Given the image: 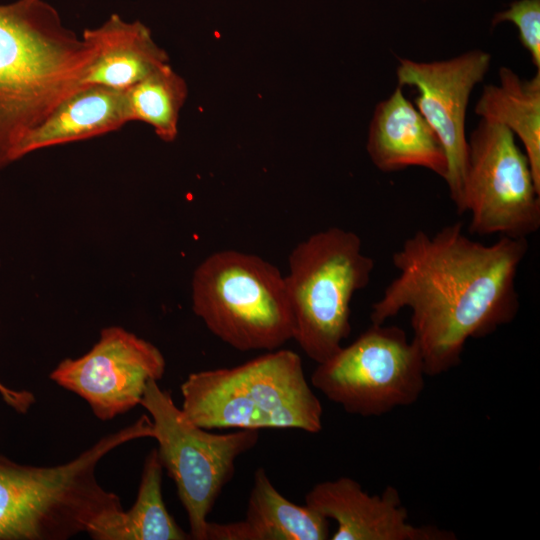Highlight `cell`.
Wrapping results in <instances>:
<instances>
[{"label":"cell","mask_w":540,"mask_h":540,"mask_svg":"<svg viewBox=\"0 0 540 540\" xmlns=\"http://www.w3.org/2000/svg\"><path fill=\"white\" fill-rule=\"evenodd\" d=\"M130 122L125 90L90 84L65 99L22 142L18 159L51 146L100 136Z\"/></svg>","instance_id":"15"},{"label":"cell","mask_w":540,"mask_h":540,"mask_svg":"<svg viewBox=\"0 0 540 540\" xmlns=\"http://www.w3.org/2000/svg\"><path fill=\"white\" fill-rule=\"evenodd\" d=\"M0 396L16 412L25 414L36 401L33 393L27 390H14L0 382Z\"/></svg>","instance_id":"20"},{"label":"cell","mask_w":540,"mask_h":540,"mask_svg":"<svg viewBox=\"0 0 540 540\" xmlns=\"http://www.w3.org/2000/svg\"><path fill=\"white\" fill-rule=\"evenodd\" d=\"M491 55L471 50L446 60L399 59L398 85L416 90L415 106L439 137L448 161L444 180L457 213L463 214V182L467 160L466 111L471 93L482 82Z\"/></svg>","instance_id":"10"},{"label":"cell","mask_w":540,"mask_h":540,"mask_svg":"<svg viewBox=\"0 0 540 540\" xmlns=\"http://www.w3.org/2000/svg\"><path fill=\"white\" fill-rule=\"evenodd\" d=\"M82 37L96 51L84 85L126 90L169 61L146 25L128 22L118 14H112L97 28L85 29Z\"/></svg>","instance_id":"14"},{"label":"cell","mask_w":540,"mask_h":540,"mask_svg":"<svg viewBox=\"0 0 540 540\" xmlns=\"http://www.w3.org/2000/svg\"><path fill=\"white\" fill-rule=\"evenodd\" d=\"M374 260L353 231L331 227L296 245L285 276L293 339L316 363L332 356L351 332V302L370 281Z\"/></svg>","instance_id":"4"},{"label":"cell","mask_w":540,"mask_h":540,"mask_svg":"<svg viewBox=\"0 0 540 540\" xmlns=\"http://www.w3.org/2000/svg\"><path fill=\"white\" fill-rule=\"evenodd\" d=\"M330 520L314 508L286 499L264 468L256 469L243 520L209 522L206 540H326Z\"/></svg>","instance_id":"13"},{"label":"cell","mask_w":540,"mask_h":540,"mask_svg":"<svg viewBox=\"0 0 540 540\" xmlns=\"http://www.w3.org/2000/svg\"><path fill=\"white\" fill-rule=\"evenodd\" d=\"M463 213L476 235L528 238L540 228V188L515 135L481 119L467 139Z\"/></svg>","instance_id":"8"},{"label":"cell","mask_w":540,"mask_h":540,"mask_svg":"<svg viewBox=\"0 0 540 540\" xmlns=\"http://www.w3.org/2000/svg\"><path fill=\"white\" fill-rule=\"evenodd\" d=\"M513 23L522 46L529 52L533 65L540 70V0H516L496 13L492 24Z\"/></svg>","instance_id":"19"},{"label":"cell","mask_w":540,"mask_h":540,"mask_svg":"<svg viewBox=\"0 0 540 540\" xmlns=\"http://www.w3.org/2000/svg\"><path fill=\"white\" fill-rule=\"evenodd\" d=\"M528 249L527 238L480 243L461 222L433 234L418 230L392 254L398 275L372 304L371 323L410 309L426 375L445 373L461 362L469 339L514 320L520 308L516 277Z\"/></svg>","instance_id":"1"},{"label":"cell","mask_w":540,"mask_h":540,"mask_svg":"<svg viewBox=\"0 0 540 540\" xmlns=\"http://www.w3.org/2000/svg\"><path fill=\"white\" fill-rule=\"evenodd\" d=\"M499 80V85L484 86L475 113L504 125L521 140L540 188V70L526 80L501 67Z\"/></svg>","instance_id":"16"},{"label":"cell","mask_w":540,"mask_h":540,"mask_svg":"<svg viewBox=\"0 0 540 540\" xmlns=\"http://www.w3.org/2000/svg\"><path fill=\"white\" fill-rule=\"evenodd\" d=\"M96 51L46 0L0 4V170L26 137L82 88Z\"/></svg>","instance_id":"2"},{"label":"cell","mask_w":540,"mask_h":540,"mask_svg":"<svg viewBox=\"0 0 540 540\" xmlns=\"http://www.w3.org/2000/svg\"><path fill=\"white\" fill-rule=\"evenodd\" d=\"M305 504L337 523L332 540H455L456 535L433 525L409 522L398 490L388 486L370 495L350 477L316 484Z\"/></svg>","instance_id":"11"},{"label":"cell","mask_w":540,"mask_h":540,"mask_svg":"<svg viewBox=\"0 0 540 540\" xmlns=\"http://www.w3.org/2000/svg\"><path fill=\"white\" fill-rule=\"evenodd\" d=\"M181 394L184 414L208 430H322V404L300 356L289 349L267 351L235 367L191 373Z\"/></svg>","instance_id":"3"},{"label":"cell","mask_w":540,"mask_h":540,"mask_svg":"<svg viewBox=\"0 0 540 540\" xmlns=\"http://www.w3.org/2000/svg\"><path fill=\"white\" fill-rule=\"evenodd\" d=\"M163 466L157 449L147 455L133 506L96 523L88 532L95 540L191 539L169 514L162 496Z\"/></svg>","instance_id":"17"},{"label":"cell","mask_w":540,"mask_h":540,"mask_svg":"<svg viewBox=\"0 0 540 540\" xmlns=\"http://www.w3.org/2000/svg\"><path fill=\"white\" fill-rule=\"evenodd\" d=\"M366 150L375 167L384 173L417 166L444 180L447 177L448 161L439 137L399 85L376 105Z\"/></svg>","instance_id":"12"},{"label":"cell","mask_w":540,"mask_h":540,"mask_svg":"<svg viewBox=\"0 0 540 540\" xmlns=\"http://www.w3.org/2000/svg\"><path fill=\"white\" fill-rule=\"evenodd\" d=\"M192 307L216 337L242 352L275 350L293 339L285 276L254 254L223 250L205 258L193 274Z\"/></svg>","instance_id":"5"},{"label":"cell","mask_w":540,"mask_h":540,"mask_svg":"<svg viewBox=\"0 0 540 540\" xmlns=\"http://www.w3.org/2000/svg\"><path fill=\"white\" fill-rule=\"evenodd\" d=\"M165 368L155 345L111 326L102 329L86 354L61 361L50 379L79 395L98 419L107 421L139 405L148 381L160 380Z\"/></svg>","instance_id":"9"},{"label":"cell","mask_w":540,"mask_h":540,"mask_svg":"<svg viewBox=\"0 0 540 540\" xmlns=\"http://www.w3.org/2000/svg\"><path fill=\"white\" fill-rule=\"evenodd\" d=\"M130 121L153 127L156 135L172 142L178 134L180 111L188 88L185 80L168 64L125 90Z\"/></svg>","instance_id":"18"},{"label":"cell","mask_w":540,"mask_h":540,"mask_svg":"<svg viewBox=\"0 0 540 540\" xmlns=\"http://www.w3.org/2000/svg\"><path fill=\"white\" fill-rule=\"evenodd\" d=\"M426 376L421 351L402 328L372 323L317 363L311 384L346 412L377 417L415 403Z\"/></svg>","instance_id":"7"},{"label":"cell","mask_w":540,"mask_h":540,"mask_svg":"<svg viewBox=\"0 0 540 540\" xmlns=\"http://www.w3.org/2000/svg\"><path fill=\"white\" fill-rule=\"evenodd\" d=\"M157 380L148 381L140 405L150 414L163 468L186 511L191 539L206 540L210 514L231 480L236 459L258 442L259 432L211 433L194 424Z\"/></svg>","instance_id":"6"}]
</instances>
